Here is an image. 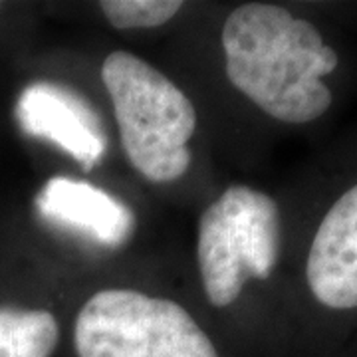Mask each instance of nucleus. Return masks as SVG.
<instances>
[{
	"mask_svg": "<svg viewBox=\"0 0 357 357\" xmlns=\"http://www.w3.org/2000/svg\"><path fill=\"white\" fill-rule=\"evenodd\" d=\"M58 342L60 326L48 310L0 307V357H52Z\"/></svg>",
	"mask_w": 357,
	"mask_h": 357,
	"instance_id": "obj_8",
	"label": "nucleus"
},
{
	"mask_svg": "<svg viewBox=\"0 0 357 357\" xmlns=\"http://www.w3.org/2000/svg\"><path fill=\"white\" fill-rule=\"evenodd\" d=\"M121 147L151 183H173L191 167L189 139L197 112L185 91L131 52H112L102 64Z\"/></svg>",
	"mask_w": 357,
	"mask_h": 357,
	"instance_id": "obj_2",
	"label": "nucleus"
},
{
	"mask_svg": "<svg viewBox=\"0 0 357 357\" xmlns=\"http://www.w3.org/2000/svg\"><path fill=\"white\" fill-rule=\"evenodd\" d=\"M34 206L50 225L68 229L105 248H121L135 232V215L123 201L70 177L50 178L36 195Z\"/></svg>",
	"mask_w": 357,
	"mask_h": 357,
	"instance_id": "obj_7",
	"label": "nucleus"
},
{
	"mask_svg": "<svg viewBox=\"0 0 357 357\" xmlns=\"http://www.w3.org/2000/svg\"><path fill=\"white\" fill-rule=\"evenodd\" d=\"M74 345L77 357H218L185 307L128 288L89 298L76 318Z\"/></svg>",
	"mask_w": 357,
	"mask_h": 357,
	"instance_id": "obj_4",
	"label": "nucleus"
},
{
	"mask_svg": "<svg viewBox=\"0 0 357 357\" xmlns=\"http://www.w3.org/2000/svg\"><path fill=\"white\" fill-rule=\"evenodd\" d=\"M183 8L181 0H103L100 10L117 30L157 28Z\"/></svg>",
	"mask_w": 357,
	"mask_h": 357,
	"instance_id": "obj_9",
	"label": "nucleus"
},
{
	"mask_svg": "<svg viewBox=\"0 0 357 357\" xmlns=\"http://www.w3.org/2000/svg\"><path fill=\"white\" fill-rule=\"evenodd\" d=\"M230 84L262 112L284 123H310L332 105L324 84L340 66L318 28L278 4L248 2L222 26Z\"/></svg>",
	"mask_w": 357,
	"mask_h": 357,
	"instance_id": "obj_1",
	"label": "nucleus"
},
{
	"mask_svg": "<svg viewBox=\"0 0 357 357\" xmlns=\"http://www.w3.org/2000/svg\"><path fill=\"white\" fill-rule=\"evenodd\" d=\"M306 280L326 307H357V183L321 218L307 252Z\"/></svg>",
	"mask_w": 357,
	"mask_h": 357,
	"instance_id": "obj_6",
	"label": "nucleus"
},
{
	"mask_svg": "<svg viewBox=\"0 0 357 357\" xmlns=\"http://www.w3.org/2000/svg\"><path fill=\"white\" fill-rule=\"evenodd\" d=\"M18 128L30 137L54 143L91 171L107 149V137L93 107L74 89L36 82L22 89L16 102Z\"/></svg>",
	"mask_w": 357,
	"mask_h": 357,
	"instance_id": "obj_5",
	"label": "nucleus"
},
{
	"mask_svg": "<svg viewBox=\"0 0 357 357\" xmlns=\"http://www.w3.org/2000/svg\"><path fill=\"white\" fill-rule=\"evenodd\" d=\"M280 256V211L276 201L248 185H232L199 220L197 260L206 300L227 307L248 278L266 280Z\"/></svg>",
	"mask_w": 357,
	"mask_h": 357,
	"instance_id": "obj_3",
	"label": "nucleus"
}]
</instances>
